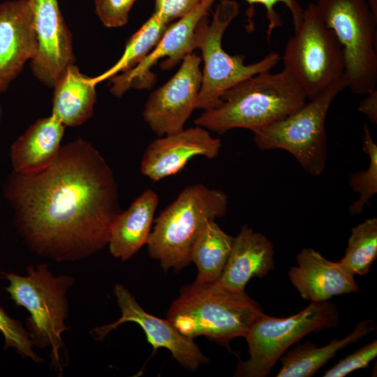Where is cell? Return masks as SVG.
<instances>
[{
	"label": "cell",
	"instance_id": "obj_1",
	"mask_svg": "<svg viewBox=\"0 0 377 377\" xmlns=\"http://www.w3.org/2000/svg\"><path fill=\"white\" fill-rule=\"evenodd\" d=\"M3 191L31 249L60 261L85 258L107 246L111 225L121 212L112 169L81 138L61 145L40 170L13 171Z\"/></svg>",
	"mask_w": 377,
	"mask_h": 377
},
{
	"label": "cell",
	"instance_id": "obj_2",
	"mask_svg": "<svg viewBox=\"0 0 377 377\" xmlns=\"http://www.w3.org/2000/svg\"><path fill=\"white\" fill-rule=\"evenodd\" d=\"M248 77L228 90L219 103L204 110L196 126L219 135L242 128L255 131L293 113L307 100L302 86L286 69Z\"/></svg>",
	"mask_w": 377,
	"mask_h": 377
},
{
	"label": "cell",
	"instance_id": "obj_3",
	"mask_svg": "<svg viewBox=\"0 0 377 377\" xmlns=\"http://www.w3.org/2000/svg\"><path fill=\"white\" fill-rule=\"evenodd\" d=\"M263 313L260 305L245 291L232 292L216 282L195 281L184 287L172 302L167 319L188 338L203 336L229 348L233 339L245 337Z\"/></svg>",
	"mask_w": 377,
	"mask_h": 377
},
{
	"label": "cell",
	"instance_id": "obj_4",
	"mask_svg": "<svg viewBox=\"0 0 377 377\" xmlns=\"http://www.w3.org/2000/svg\"><path fill=\"white\" fill-rule=\"evenodd\" d=\"M228 198L222 191L196 184L184 188L154 220L147 242L149 256L166 272L179 271L191 261L192 247L207 224L224 216Z\"/></svg>",
	"mask_w": 377,
	"mask_h": 377
},
{
	"label": "cell",
	"instance_id": "obj_5",
	"mask_svg": "<svg viewBox=\"0 0 377 377\" xmlns=\"http://www.w3.org/2000/svg\"><path fill=\"white\" fill-rule=\"evenodd\" d=\"M239 13L235 0H220L212 13L198 22L195 31V46L201 51L203 61L202 84L197 109L207 110L216 106L221 96L242 80L258 73L270 71L281 60L276 52L267 54L250 64L244 55H230L222 46L223 34Z\"/></svg>",
	"mask_w": 377,
	"mask_h": 377
},
{
	"label": "cell",
	"instance_id": "obj_6",
	"mask_svg": "<svg viewBox=\"0 0 377 377\" xmlns=\"http://www.w3.org/2000/svg\"><path fill=\"white\" fill-rule=\"evenodd\" d=\"M27 272V276L3 273L9 283L5 290L17 306L29 311L27 325L34 345L50 347L52 365L61 371V334L68 330L66 293L72 279L54 276L47 265L31 266Z\"/></svg>",
	"mask_w": 377,
	"mask_h": 377
},
{
	"label": "cell",
	"instance_id": "obj_7",
	"mask_svg": "<svg viewBox=\"0 0 377 377\" xmlns=\"http://www.w3.org/2000/svg\"><path fill=\"white\" fill-rule=\"evenodd\" d=\"M314 3L342 47L347 87L360 95L376 89L377 14L368 0H317Z\"/></svg>",
	"mask_w": 377,
	"mask_h": 377
},
{
	"label": "cell",
	"instance_id": "obj_8",
	"mask_svg": "<svg viewBox=\"0 0 377 377\" xmlns=\"http://www.w3.org/2000/svg\"><path fill=\"white\" fill-rule=\"evenodd\" d=\"M345 88L347 84L343 78L289 115L256 130V145L261 150H286L306 172L320 175L327 161V114L333 101Z\"/></svg>",
	"mask_w": 377,
	"mask_h": 377
},
{
	"label": "cell",
	"instance_id": "obj_9",
	"mask_svg": "<svg viewBox=\"0 0 377 377\" xmlns=\"http://www.w3.org/2000/svg\"><path fill=\"white\" fill-rule=\"evenodd\" d=\"M281 59L283 68L303 88L307 100L345 78L342 47L314 3L304 8L302 22L288 40Z\"/></svg>",
	"mask_w": 377,
	"mask_h": 377
},
{
	"label": "cell",
	"instance_id": "obj_10",
	"mask_svg": "<svg viewBox=\"0 0 377 377\" xmlns=\"http://www.w3.org/2000/svg\"><path fill=\"white\" fill-rule=\"evenodd\" d=\"M339 313L329 300L311 302L300 312L286 318L265 313L251 326L245 339L249 357L240 362L235 376L265 377L289 347L311 332L337 327Z\"/></svg>",
	"mask_w": 377,
	"mask_h": 377
},
{
	"label": "cell",
	"instance_id": "obj_11",
	"mask_svg": "<svg viewBox=\"0 0 377 377\" xmlns=\"http://www.w3.org/2000/svg\"><path fill=\"white\" fill-rule=\"evenodd\" d=\"M201 62L196 54H187L175 74L149 95L142 117L158 137L183 130L197 109L202 84Z\"/></svg>",
	"mask_w": 377,
	"mask_h": 377
},
{
	"label": "cell",
	"instance_id": "obj_12",
	"mask_svg": "<svg viewBox=\"0 0 377 377\" xmlns=\"http://www.w3.org/2000/svg\"><path fill=\"white\" fill-rule=\"evenodd\" d=\"M216 0H203L201 4L187 15L168 24L156 45L134 67L111 77L110 92L121 97L131 88H149L154 82L156 75L151 68L161 59L162 68L168 70L195 49V31L200 19L207 15Z\"/></svg>",
	"mask_w": 377,
	"mask_h": 377
},
{
	"label": "cell",
	"instance_id": "obj_13",
	"mask_svg": "<svg viewBox=\"0 0 377 377\" xmlns=\"http://www.w3.org/2000/svg\"><path fill=\"white\" fill-rule=\"evenodd\" d=\"M114 293L121 316L113 323L94 329L92 334L96 340L103 339L120 325L133 322L142 329L154 351L159 348L168 349L184 368L195 371L208 362L193 339L181 334L168 319L158 318L143 310L124 286L115 285Z\"/></svg>",
	"mask_w": 377,
	"mask_h": 377
},
{
	"label": "cell",
	"instance_id": "obj_14",
	"mask_svg": "<svg viewBox=\"0 0 377 377\" xmlns=\"http://www.w3.org/2000/svg\"><path fill=\"white\" fill-rule=\"evenodd\" d=\"M37 40L31 60L34 75L53 87L65 68L75 64L72 36L60 11L58 0H29Z\"/></svg>",
	"mask_w": 377,
	"mask_h": 377
},
{
	"label": "cell",
	"instance_id": "obj_15",
	"mask_svg": "<svg viewBox=\"0 0 377 377\" xmlns=\"http://www.w3.org/2000/svg\"><path fill=\"white\" fill-rule=\"evenodd\" d=\"M221 142L208 130L196 126L153 140L144 152L140 171L151 181L158 182L184 169L193 157L216 158Z\"/></svg>",
	"mask_w": 377,
	"mask_h": 377
},
{
	"label": "cell",
	"instance_id": "obj_16",
	"mask_svg": "<svg viewBox=\"0 0 377 377\" xmlns=\"http://www.w3.org/2000/svg\"><path fill=\"white\" fill-rule=\"evenodd\" d=\"M37 52L33 15L29 0L0 3V94L20 75Z\"/></svg>",
	"mask_w": 377,
	"mask_h": 377
},
{
	"label": "cell",
	"instance_id": "obj_17",
	"mask_svg": "<svg viewBox=\"0 0 377 377\" xmlns=\"http://www.w3.org/2000/svg\"><path fill=\"white\" fill-rule=\"evenodd\" d=\"M296 259L297 265L290 268L288 277L302 299L322 302L358 291L353 274L315 249H303Z\"/></svg>",
	"mask_w": 377,
	"mask_h": 377
},
{
	"label": "cell",
	"instance_id": "obj_18",
	"mask_svg": "<svg viewBox=\"0 0 377 377\" xmlns=\"http://www.w3.org/2000/svg\"><path fill=\"white\" fill-rule=\"evenodd\" d=\"M274 246L267 237L244 225L233 238L228 261L216 283L232 292H244L252 278H263L274 268Z\"/></svg>",
	"mask_w": 377,
	"mask_h": 377
},
{
	"label": "cell",
	"instance_id": "obj_19",
	"mask_svg": "<svg viewBox=\"0 0 377 377\" xmlns=\"http://www.w3.org/2000/svg\"><path fill=\"white\" fill-rule=\"evenodd\" d=\"M158 201L154 191L146 189L115 217L108 243L113 257L127 260L147 244Z\"/></svg>",
	"mask_w": 377,
	"mask_h": 377
},
{
	"label": "cell",
	"instance_id": "obj_20",
	"mask_svg": "<svg viewBox=\"0 0 377 377\" xmlns=\"http://www.w3.org/2000/svg\"><path fill=\"white\" fill-rule=\"evenodd\" d=\"M65 127L52 114L36 120L10 147L13 171L31 173L49 165L61 147Z\"/></svg>",
	"mask_w": 377,
	"mask_h": 377
},
{
	"label": "cell",
	"instance_id": "obj_21",
	"mask_svg": "<svg viewBox=\"0 0 377 377\" xmlns=\"http://www.w3.org/2000/svg\"><path fill=\"white\" fill-rule=\"evenodd\" d=\"M93 77L75 64L67 66L55 82L52 115L65 126H77L93 114L96 100Z\"/></svg>",
	"mask_w": 377,
	"mask_h": 377
},
{
	"label": "cell",
	"instance_id": "obj_22",
	"mask_svg": "<svg viewBox=\"0 0 377 377\" xmlns=\"http://www.w3.org/2000/svg\"><path fill=\"white\" fill-rule=\"evenodd\" d=\"M375 323L371 320L358 323L349 334L332 340L327 344L317 347L312 341L299 344L286 352L280 358L281 367L276 377H310L331 360L341 349L357 342L362 337L374 330Z\"/></svg>",
	"mask_w": 377,
	"mask_h": 377
},
{
	"label": "cell",
	"instance_id": "obj_23",
	"mask_svg": "<svg viewBox=\"0 0 377 377\" xmlns=\"http://www.w3.org/2000/svg\"><path fill=\"white\" fill-rule=\"evenodd\" d=\"M233 238L214 221L207 224L191 252V261L198 269L195 281L212 283L220 279L231 251Z\"/></svg>",
	"mask_w": 377,
	"mask_h": 377
},
{
	"label": "cell",
	"instance_id": "obj_24",
	"mask_svg": "<svg viewBox=\"0 0 377 377\" xmlns=\"http://www.w3.org/2000/svg\"><path fill=\"white\" fill-rule=\"evenodd\" d=\"M168 24L154 13L129 38L119 60L103 73L93 77L94 82L98 84L134 67L156 45Z\"/></svg>",
	"mask_w": 377,
	"mask_h": 377
},
{
	"label": "cell",
	"instance_id": "obj_25",
	"mask_svg": "<svg viewBox=\"0 0 377 377\" xmlns=\"http://www.w3.org/2000/svg\"><path fill=\"white\" fill-rule=\"evenodd\" d=\"M377 257V219L360 223L351 230L344 256L338 261L352 274L365 275Z\"/></svg>",
	"mask_w": 377,
	"mask_h": 377
},
{
	"label": "cell",
	"instance_id": "obj_26",
	"mask_svg": "<svg viewBox=\"0 0 377 377\" xmlns=\"http://www.w3.org/2000/svg\"><path fill=\"white\" fill-rule=\"evenodd\" d=\"M362 150L368 155L369 163L366 170L351 175L349 184L360 194L358 200L349 206L350 214H361L366 205L377 193V145L374 141L367 124L363 127Z\"/></svg>",
	"mask_w": 377,
	"mask_h": 377
},
{
	"label": "cell",
	"instance_id": "obj_27",
	"mask_svg": "<svg viewBox=\"0 0 377 377\" xmlns=\"http://www.w3.org/2000/svg\"><path fill=\"white\" fill-rule=\"evenodd\" d=\"M0 332L4 338L5 348H15L20 355L29 357L35 362L43 361L33 350L34 343L29 332L20 320L10 317L2 307H0Z\"/></svg>",
	"mask_w": 377,
	"mask_h": 377
},
{
	"label": "cell",
	"instance_id": "obj_28",
	"mask_svg": "<svg viewBox=\"0 0 377 377\" xmlns=\"http://www.w3.org/2000/svg\"><path fill=\"white\" fill-rule=\"evenodd\" d=\"M376 355L377 341L374 340L339 360L332 368L326 371L323 376H346L355 370L367 367Z\"/></svg>",
	"mask_w": 377,
	"mask_h": 377
},
{
	"label": "cell",
	"instance_id": "obj_29",
	"mask_svg": "<svg viewBox=\"0 0 377 377\" xmlns=\"http://www.w3.org/2000/svg\"><path fill=\"white\" fill-rule=\"evenodd\" d=\"M137 0H94L96 13L102 24L109 28L125 25Z\"/></svg>",
	"mask_w": 377,
	"mask_h": 377
},
{
	"label": "cell",
	"instance_id": "obj_30",
	"mask_svg": "<svg viewBox=\"0 0 377 377\" xmlns=\"http://www.w3.org/2000/svg\"><path fill=\"white\" fill-rule=\"evenodd\" d=\"M249 4H260L263 6L266 12V18L268 22L267 30V40H269L274 30L282 25V19L276 10V6L279 3H283L289 10L294 26L296 30L300 25L304 8L297 0H245Z\"/></svg>",
	"mask_w": 377,
	"mask_h": 377
},
{
	"label": "cell",
	"instance_id": "obj_31",
	"mask_svg": "<svg viewBox=\"0 0 377 377\" xmlns=\"http://www.w3.org/2000/svg\"><path fill=\"white\" fill-rule=\"evenodd\" d=\"M203 0H154V13L163 21L170 22L183 17L195 10Z\"/></svg>",
	"mask_w": 377,
	"mask_h": 377
},
{
	"label": "cell",
	"instance_id": "obj_32",
	"mask_svg": "<svg viewBox=\"0 0 377 377\" xmlns=\"http://www.w3.org/2000/svg\"><path fill=\"white\" fill-rule=\"evenodd\" d=\"M361 101L358 110L364 114L372 124L377 123V89L366 94Z\"/></svg>",
	"mask_w": 377,
	"mask_h": 377
},
{
	"label": "cell",
	"instance_id": "obj_33",
	"mask_svg": "<svg viewBox=\"0 0 377 377\" xmlns=\"http://www.w3.org/2000/svg\"><path fill=\"white\" fill-rule=\"evenodd\" d=\"M2 119H3V109H2V107H1V105L0 103V124L2 121Z\"/></svg>",
	"mask_w": 377,
	"mask_h": 377
}]
</instances>
